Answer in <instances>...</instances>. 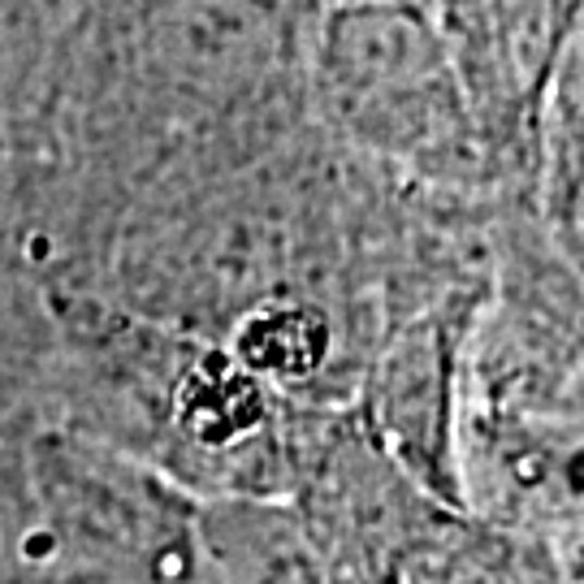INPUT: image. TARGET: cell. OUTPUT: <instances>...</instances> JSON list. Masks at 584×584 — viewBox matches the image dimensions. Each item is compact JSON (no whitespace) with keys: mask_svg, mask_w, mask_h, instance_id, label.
I'll return each mask as SVG.
<instances>
[{"mask_svg":"<svg viewBox=\"0 0 584 584\" xmlns=\"http://www.w3.org/2000/svg\"><path fill=\"white\" fill-rule=\"evenodd\" d=\"M316 91L355 139L420 152L455 130V74L437 26L416 4L338 0L320 26Z\"/></svg>","mask_w":584,"mask_h":584,"instance_id":"obj_1","label":"cell"},{"mask_svg":"<svg viewBox=\"0 0 584 584\" xmlns=\"http://www.w3.org/2000/svg\"><path fill=\"white\" fill-rule=\"evenodd\" d=\"M282 22L269 0H161L135 35L143 87L174 104L226 113L274 74Z\"/></svg>","mask_w":584,"mask_h":584,"instance_id":"obj_2","label":"cell"},{"mask_svg":"<svg viewBox=\"0 0 584 584\" xmlns=\"http://www.w3.org/2000/svg\"><path fill=\"white\" fill-rule=\"evenodd\" d=\"M52 355V329H43L30 299L17 287L9 291L0 282V416L17 403V394L48 368Z\"/></svg>","mask_w":584,"mask_h":584,"instance_id":"obj_3","label":"cell"},{"mask_svg":"<svg viewBox=\"0 0 584 584\" xmlns=\"http://www.w3.org/2000/svg\"><path fill=\"white\" fill-rule=\"evenodd\" d=\"M394 4H416V0H394Z\"/></svg>","mask_w":584,"mask_h":584,"instance_id":"obj_4","label":"cell"}]
</instances>
